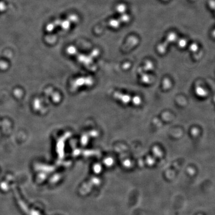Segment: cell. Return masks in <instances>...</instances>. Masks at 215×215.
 Here are the masks:
<instances>
[{
	"instance_id": "6da1fadb",
	"label": "cell",
	"mask_w": 215,
	"mask_h": 215,
	"mask_svg": "<svg viewBox=\"0 0 215 215\" xmlns=\"http://www.w3.org/2000/svg\"><path fill=\"white\" fill-rule=\"evenodd\" d=\"M176 39V35H175V33H170L167 37V41H165L164 43H163L161 45H159L157 47V50L158 51V53L161 54L164 53L169 43H172L173 41H174Z\"/></svg>"
},
{
	"instance_id": "7a4b0ae2",
	"label": "cell",
	"mask_w": 215,
	"mask_h": 215,
	"mask_svg": "<svg viewBox=\"0 0 215 215\" xmlns=\"http://www.w3.org/2000/svg\"><path fill=\"white\" fill-rule=\"evenodd\" d=\"M196 92L197 93L198 95H200V96H204L207 94L206 91H205L204 89L200 87L196 88Z\"/></svg>"
},
{
	"instance_id": "3957f363",
	"label": "cell",
	"mask_w": 215,
	"mask_h": 215,
	"mask_svg": "<svg viewBox=\"0 0 215 215\" xmlns=\"http://www.w3.org/2000/svg\"><path fill=\"white\" fill-rule=\"evenodd\" d=\"M179 46L181 47H184L186 45V41L185 39H181L179 41Z\"/></svg>"
},
{
	"instance_id": "277c9868",
	"label": "cell",
	"mask_w": 215,
	"mask_h": 215,
	"mask_svg": "<svg viewBox=\"0 0 215 215\" xmlns=\"http://www.w3.org/2000/svg\"><path fill=\"white\" fill-rule=\"evenodd\" d=\"M190 48H191V50L192 51H196L198 49V47L197 46V45H195V44H193V45H191V47H190Z\"/></svg>"
}]
</instances>
